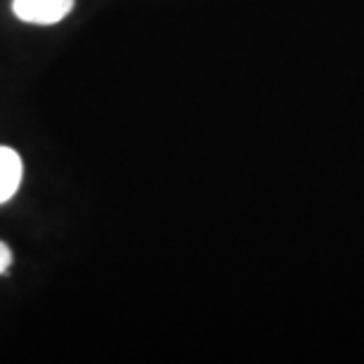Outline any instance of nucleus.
Instances as JSON below:
<instances>
[{
	"instance_id": "obj_3",
	"label": "nucleus",
	"mask_w": 364,
	"mask_h": 364,
	"mask_svg": "<svg viewBox=\"0 0 364 364\" xmlns=\"http://www.w3.org/2000/svg\"><path fill=\"white\" fill-rule=\"evenodd\" d=\"M12 265V251L5 242H0V274H5Z\"/></svg>"
},
{
	"instance_id": "obj_2",
	"label": "nucleus",
	"mask_w": 364,
	"mask_h": 364,
	"mask_svg": "<svg viewBox=\"0 0 364 364\" xmlns=\"http://www.w3.org/2000/svg\"><path fill=\"white\" fill-rule=\"evenodd\" d=\"M24 180V161L12 147L0 144V206L19 192Z\"/></svg>"
},
{
	"instance_id": "obj_1",
	"label": "nucleus",
	"mask_w": 364,
	"mask_h": 364,
	"mask_svg": "<svg viewBox=\"0 0 364 364\" xmlns=\"http://www.w3.org/2000/svg\"><path fill=\"white\" fill-rule=\"evenodd\" d=\"M76 0H12V14L36 26H53L67 19Z\"/></svg>"
}]
</instances>
